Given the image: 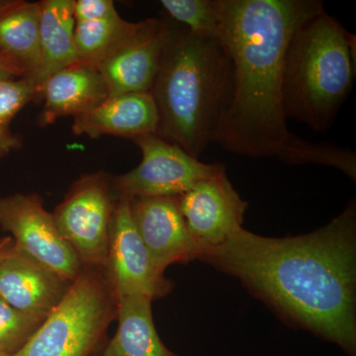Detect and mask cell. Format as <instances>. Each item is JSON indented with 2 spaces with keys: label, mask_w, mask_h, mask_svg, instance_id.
I'll return each instance as SVG.
<instances>
[{
  "label": "cell",
  "mask_w": 356,
  "mask_h": 356,
  "mask_svg": "<svg viewBox=\"0 0 356 356\" xmlns=\"http://www.w3.org/2000/svg\"><path fill=\"white\" fill-rule=\"evenodd\" d=\"M241 280L283 320L356 355V204L323 228L268 238L241 228L199 259Z\"/></svg>",
  "instance_id": "6da1fadb"
},
{
  "label": "cell",
  "mask_w": 356,
  "mask_h": 356,
  "mask_svg": "<svg viewBox=\"0 0 356 356\" xmlns=\"http://www.w3.org/2000/svg\"><path fill=\"white\" fill-rule=\"evenodd\" d=\"M324 10L320 0H222L221 41L231 58L233 92L213 143L248 158L332 166L355 181V154L294 135L283 108L288 44Z\"/></svg>",
  "instance_id": "7a4b0ae2"
},
{
  "label": "cell",
  "mask_w": 356,
  "mask_h": 356,
  "mask_svg": "<svg viewBox=\"0 0 356 356\" xmlns=\"http://www.w3.org/2000/svg\"><path fill=\"white\" fill-rule=\"evenodd\" d=\"M233 92L231 58L221 40L200 38L168 21L151 95L159 114L156 135L200 158L213 143Z\"/></svg>",
  "instance_id": "3957f363"
},
{
  "label": "cell",
  "mask_w": 356,
  "mask_h": 356,
  "mask_svg": "<svg viewBox=\"0 0 356 356\" xmlns=\"http://www.w3.org/2000/svg\"><path fill=\"white\" fill-rule=\"evenodd\" d=\"M355 36L325 11L300 26L283 67L286 118L325 133L332 127L355 79Z\"/></svg>",
  "instance_id": "277c9868"
},
{
  "label": "cell",
  "mask_w": 356,
  "mask_h": 356,
  "mask_svg": "<svg viewBox=\"0 0 356 356\" xmlns=\"http://www.w3.org/2000/svg\"><path fill=\"white\" fill-rule=\"evenodd\" d=\"M118 297L105 267L83 266L41 327L11 356H89L117 318Z\"/></svg>",
  "instance_id": "5b68a950"
},
{
  "label": "cell",
  "mask_w": 356,
  "mask_h": 356,
  "mask_svg": "<svg viewBox=\"0 0 356 356\" xmlns=\"http://www.w3.org/2000/svg\"><path fill=\"white\" fill-rule=\"evenodd\" d=\"M118 197L103 172L77 178L51 213L63 238L83 266H106Z\"/></svg>",
  "instance_id": "8992f818"
},
{
  "label": "cell",
  "mask_w": 356,
  "mask_h": 356,
  "mask_svg": "<svg viewBox=\"0 0 356 356\" xmlns=\"http://www.w3.org/2000/svg\"><path fill=\"white\" fill-rule=\"evenodd\" d=\"M133 140L142 152V161L131 172L112 178L117 197L179 196L225 166L203 163L156 134Z\"/></svg>",
  "instance_id": "52a82bcc"
},
{
  "label": "cell",
  "mask_w": 356,
  "mask_h": 356,
  "mask_svg": "<svg viewBox=\"0 0 356 356\" xmlns=\"http://www.w3.org/2000/svg\"><path fill=\"white\" fill-rule=\"evenodd\" d=\"M0 227L13 235L15 250L60 277L72 281L81 273L79 257L38 194L18 193L0 199Z\"/></svg>",
  "instance_id": "ba28073f"
},
{
  "label": "cell",
  "mask_w": 356,
  "mask_h": 356,
  "mask_svg": "<svg viewBox=\"0 0 356 356\" xmlns=\"http://www.w3.org/2000/svg\"><path fill=\"white\" fill-rule=\"evenodd\" d=\"M107 273L117 297L144 295L152 300L172 292V281L154 267L134 224L130 198L119 196L115 211Z\"/></svg>",
  "instance_id": "9c48e42d"
},
{
  "label": "cell",
  "mask_w": 356,
  "mask_h": 356,
  "mask_svg": "<svg viewBox=\"0 0 356 356\" xmlns=\"http://www.w3.org/2000/svg\"><path fill=\"white\" fill-rule=\"evenodd\" d=\"M178 205L201 248L218 247L243 228L248 207L229 181L225 166L178 196Z\"/></svg>",
  "instance_id": "30bf717a"
},
{
  "label": "cell",
  "mask_w": 356,
  "mask_h": 356,
  "mask_svg": "<svg viewBox=\"0 0 356 356\" xmlns=\"http://www.w3.org/2000/svg\"><path fill=\"white\" fill-rule=\"evenodd\" d=\"M134 224L161 273L177 262L198 259L201 248L187 228L178 196L130 198Z\"/></svg>",
  "instance_id": "8fae6325"
},
{
  "label": "cell",
  "mask_w": 356,
  "mask_h": 356,
  "mask_svg": "<svg viewBox=\"0 0 356 356\" xmlns=\"http://www.w3.org/2000/svg\"><path fill=\"white\" fill-rule=\"evenodd\" d=\"M168 20L140 21L138 31L98 65L110 96L151 92L158 74Z\"/></svg>",
  "instance_id": "7c38bea8"
},
{
  "label": "cell",
  "mask_w": 356,
  "mask_h": 356,
  "mask_svg": "<svg viewBox=\"0 0 356 356\" xmlns=\"http://www.w3.org/2000/svg\"><path fill=\"white\" fill-rule=\"evenodd\" d=\"M70 283L15 248L0 264V297L18 311L43 320L60 303Z\"/></svg>",
  "instance_id": "4fadbf2b"
},
{
  "label": "cell",
  "mask_w": 356,
  "mask_h": 356,
  "mask_svg": "<svg viewBox=\"0 0 356 356\" xmlns=\"http://www.w3.org/2000/svg\"><path fill=\"white\" fill-rule=\"evenodd\" d=\"M159 114L149 92L110 96L95 108L74 117L72 133L91 139L115 136L135 140L156 134Z\"/></svg>",
  "instance_id": "5bb4252c"
},
{
  "label": "cell",
  "mask_w": 356,
  "mask_h": 356,
  "mask_svg": "<svg viewBox=\"0 0 356 356\" xmlns=\"http://www.w3.org/2000/svg\"><path fill=\"white\" fill-rule=\"evenodd\" d=\"M41 97L44 104L39 124L47 126L90 111L109 97V91L97 67L76 62L49 77L42 86Z\"/></svg>",
  "instance_id": "9a60e30c"
},
{
  "label": "cell",
  "mask_w": 356,
  "mask_h": 356,
  "mask_svg": "<svg viewBox=\"0 0 356 356\" xmlns=\"http://www.w3.org/2000/svg\"><path fill=\"white\" fill-rule=\"evenodd\" d=\"M40 20V2L6 0L0 7V60L18 79H31L38 69Z\"/></svg>",
  "instance_id": "2e32d148"
},
{
  "label": "cell",
  "mask_w": 356,
  "mask_h": 356,
  "mask_svg": "<svg viewBox=\"0 0 356 356\" xmlns=\"http://www.w3.org/2000/svg\"><path fill=\"white\" fill-rule=\"evenodd\" d=\"M40 20V64L31 77L40 98L44 81L77 62L74 0H44Z\"/></svg>",
  "instance_id": "e0dca14e"
},
{
  "label": "cell",
  "mask_w": 356,
  "mask_h": 356,
  "mask_svg": "<svg viewBox=\"0 0 356 356\" xmlns=\"http://www.w3.org/2000/svg\"><path fill=\"white\" fill-rule=\"evenodd\" d=\"M152 302L144 295L118 297V327L102 356H179L159 337Z\"/></svg>",
  "instance_id": "ac0fdd59"
},
{
  "label": "cell",
  "mask_w": 356,
  "mask_h": 356,
  "mask_svg": "<svg viewBox=\"0 0 356 356\" xmlns=\"http://www.w3.org/2000/svg\"><path fill=\"white\" fill-rule=\"evenodd\" d=\"M140 22L123 19L118 13L92 22L76 23L77 62L97 67L138 31Z\"/></svg>",
  "instance_id": "d6986e66"
},
{
  "label": "cell",
  "mask_w": 356,
  "mask_h": 356,
  "mask_svg": "<svg viewBox=\"0 0 356 356\" xmlns=\"http://www.w3.org/2000/svg\"><path fill=\"white\" fill-rule=\"evenodd\" d=\"M178 24L200 38L222 39V0H161Z\"/></svg>",
  "instance_id": "ffe728a7"
},
{
  "label": "cell",
  "mask_w": 356,
  "mask_h": 356,
  "mask_svg": "<svg viewBox=\"0 0 356 356\" xmlns=\"http://www.w3.org/2000/svg\"><path fill=\"white\" fill-rule=\"evenodd\" d=\"M36 98V86L27 77L0 81V159L22 146V140L11 131V123L16 114Z\"/></svg>",
  "instance_id": "44dd1931"
},
{
  "label": "cell",
  "mask_w": 356,
  "mask_h": 356,
  "mask_svg": "<svg viewBox=\"0 0 356 356\" xmlns=\"http://www.w3.org/2000/svg\"><path fill=\"white\" fill-rule=\"evenodd\" d=\"M44 321L18 311L0 297V353L14 355L31 339Z\"/></svg>",
  "instance_id": "7402d4cb"
},
{
  "label": "cell",
  "mask_w": 356,
  "mask_h": 356,
  "mask_svg": "<svg viewBox=\"0 0 356 356\" xmlns=\"http://www.w3.org/2000/svg\"><path fill=\"white\" fill-rule=\"evenodd\" d=\"M117 13L111 0H77L74 1V16L76 23L92 22L104 19Z\"/></svg>",
  "instance_id": "603a6c76"
},
{
  "label": "cell",
  "mask_w": 356,
  "mask_h": 356,
  "mask_svg": "<svg viewBox=\"0 0 356 356\" xmlns=\"http://www.w3.org/2000/svg\"><path fill=\"white\" fill-rule=\"evenodd\" d=\"M14 248L13 238H0V264L8 257Z\"/></svg>",
  "instance_id": "cb8c5ba5"
},
{
  "label": "cell",
  "mask_w": 356,
  "mask_h": 356,
  "mask_svg": "<svg viewBox=\"0 0 356 356\" xmlns=\"http://www.w3.org/2000/svg\"><path fill=\"white\" fill-rule=\"evenodd\" d=\"M13 79H18V77L15 76L13 70L0 60V81Z\"/></svg>",
  "instance_id": "d4e9b609"
},
{
  "label": "cell",
  "mask_w": 356,
  "mask_h": 356,
  "mask_svg": "<svg viewBox=\"0 0 356 356\" xmlns=\"http://www.w3.org/2000/svg\"><path fill=\"white\" fill-rule=\"evenodd\" d=\"M6 0H0V7L3 6L4 3H6Z\"/></svg>",
  "instance_id": "484cf974"
},
{
  "label": "cell",
  "mask_w": 356,
  "mask_h": 356,
  "mask_svg": "<svg viewBox=\"0 0 356 356\" xmlns=\"http://www.w3.org/2000/svg\"><path fill=\"white\" fill-rule=\"evenodd\" d=\"M0 356H10V355H6V353H0Z\"/></svg>",
  "instance_id": "4316f807"
}]
</instances>
